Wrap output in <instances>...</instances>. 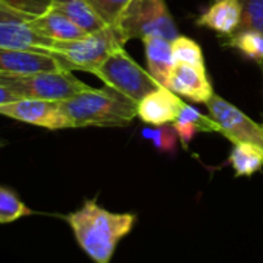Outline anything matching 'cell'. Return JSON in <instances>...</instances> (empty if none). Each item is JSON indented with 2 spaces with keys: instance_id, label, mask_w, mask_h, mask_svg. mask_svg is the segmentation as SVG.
Returning <instances> with one entry per match:
<instances>
[{
  "instance_id": "603a6c76",
  "label": "cell",
  "mask_w": 263,
  "mask_h": 263,
  "mask_svg": "<svg viewBox=\"0 0 263 263\" xmlns=\"http://www.w3.org/2000/svg\"><path fill=\"white\" fill-rule=\"evenodd\" d=\"M263 33V0H241V21L237 31Z\"/></svg>"
},
{
  "instance_id": "3957f363",
  "label": "cell",
  "mask_w": 263,
  "mask_h": 263,
  "mask_svg": "<svg viewBox=\"0 0 263 263\" xmlns=\"http://www.w3.org/2000/svg\"><path fill=\"white\" fill-rule=\"evenodd\" d=\"M125 37L116 25L88 33L76 41H54L50 53L61 62L65 70H81L91 73L113 51L125 45Z\"/></svg>"
},
{
  "instance_id": "4fadbf2b",
  "label": "cell",
  "mask_w": 263,
  "mask_h": 263,
  "mask_svg": "<svg viewBox=\"0 0 263 263\" xmlns=\"http://www.w3.org/2000/svg\"><path fill=\"white\" fill-rule=\"evenodd\" d=\"M54 41L37 33L30 22L4 21L0 22V48L21 50H47L50 51Z\"/></svg>"
},
{
  "instance_id": "7402d4cb",
  "label": "cell",
  "mask_w": 263,
  "mask_h": 263,
  "mask_svg": "<svg viewBox=\"0 0 263 263\" xmlns=\"http://www.w3.org/2000/svg\"><path fill=\"white\" fill-rule=\"evenodd\" d=\"M85 2L107 25H116L132 0H85Z\"/></svg>"
},
{
  "instance_id": "7a4b0ae2",
  "label": "cell",
  "mask_w": 263,
  "mask_h": 263,
  "mask_svg": "<svg viewBox=\"0 0 263 263\" xmlns=\"http://www.w3.org/2000/svg\"><path fill=\"white\" fill-rule=\"evenodd\" d=\"M71 127H121L138 116V104L110 88H90L59 102Z\"/></svg>"
},
{
  "instance_id": "5b68a950",
  "label": "cell",
  "mask_w": 263,
  "mask_h": 263,
  "mask_svg": "<svg viewBox=\"0 0 263 263\" xmlns=\"http://www.w3.org/2000/svg\"><path fill=\"white\" fill-rule=\"evenodd\" d=\"M116 27L125 41L160 36L174 41L180 36L175 21L166 5V0H132Z\"/></svg>"
},
{
  "instance_id": "44dd1931",
  "label": "cell",
  "mask_w": 263,
  "mask_h": 263,
  "mask_svg": "<svg viewBox=\"0 0 263 263\" xmlns=\"http://www.w3.org/2000/svg\"><path fill=\"white\" fill-rule=\"evenodd\" d=\"M141 135H143V138L151 141L155 146V149H158L160 152H169V154L175 152L177 141H180L172 124L171 125L163 124V125H155V127H146L141 130Z\"/></svg>"
},
{
  "instance_id": "5bb4252c",
  "label": "cell",
  "mask_w": 263,
  "mask_h": 263,
  "mask_svg": "<svg viewBox=\"0 0 263 263\" xmlns=\"http://www.w3.org/2000/svg\"><path fill=\"white\" fill-rule=\"evenodd\" d=\"M30 25L51 41H76L88 34L67 16L50 7L44 13L34 16L30 21Z\"/></svg>"
},
{
  "instance_id": "ba28073f",
  "label": "cell",
  "mask_w": 263,
  "mask_h": 263,
  "mask_svg": "<svg viewBox=\"0 0 263 263\" xmlns=\"http://www.w3.org/2000/svg\"><path fill=\"white\" fill-rule=\"evenodd\" d=\"M0 115L16 121L44 127L48 130L70 128L71 122L62 111L59 102L42 99H17L0 105Z\"/></svg>"
},
{
  "instance_id": "d6986e66",
  "label": "cell",
  "mask_w": 263,
  "mask_h": 263,
  "mask_svg": "<svg viewBox=\"0 0 263 263\" xmlns=\"http://www.w3.org/2000/svg\"><path fill=\"white\" fill-rule=\"evenodd\" d=\"M31 214L33 211L16 195L14 191L0 186V223H11Z\"/></svg>"
},
{
  "instance_id": "9a60e30c",
  "label": "cell",
  "mask_w": 263,
  "mask_h": 263,
  "mask_svg": "<svg viewBox=\"0 0 263 263\" xmlns=\"http://www.w3.org/2000/svg\"><path fill=\"white\" fill-rule=\"evenodd\" d=\"M143 44L149 73L160 85L167 87L171 71L175 65L171 41L160 36H149L143 39Z\"/></svg>"
},
{
  "instance_id": "277c9868",
  "label": "cell",
  "mask_w": 263,
  "mask_h": 263,
  "mask_svg": "<svg viewBox=\"0 0 263 263\" xmlns=\"http://www.w3.org/2000/svg\"><path fill=\"white\" fill-rule=\"evenodd\" d=\"M0 84L10 88L21 99H42L62 102L90 90L91 87L79 81L70 70L42 71L34 74L0 73Z\"/></svg>"
},
{
  "instance_id": "6da1fadb",
  "label": "cell",
  "mask_w": 263,
  "mask_h": 263,
  "mask_svg": "<svg viewBox=\"0 0 263 263\" xmlns=\"http://www.w3.org/2000/svg\"><path fill=\"white\" fill-rule=\"evenodd\" d=\"M134 214H116L87 200L81 209L67 215L79 246L96 263H110L116 245L135 223Z\"/></svg>"
},
{
  "instance_id": "9c48e42d",
  "label": "cell",
  "mask_w": 263,
  "mask_h": 263,
  "mask_svg": "<svg viewBox=\"0 0 263 263\" xmlns=\"http://www.w3.org/2000/svg\"><path fill=\"white\" fill-rule=\"evenodd\" d=\"M61 62L47 50L0 48V73L5 74H34L42 71H58Z\"/></svg>"
},
{
  "instance_id": "30bf717a",
  "label": "cell",
  "mask_w": 263,
  "mask_h": 263,
  "mask_svg": "<svg viewBox=\"0 0 263 263\" xmlns=\"http://www.w3.org/2000/svg\"><path fill=\"white\" fill-rule=\"evenodd\" d=\"M167 88L197 104H206L214 95V88L206 68L183 62L174 65Z\"/></svg>"
},
{
  "instance_id": "ffe728a7",
  "label": "cell",
  "mask_w": 263,
  "mask_h": 263,
  "mask_svg": "<svg viewBox=\"0 0 263 263\" xmlns=\"http://www.w3.org/2000/svg\"><path fill=\"white\" fill-rule=\"evenodd\" d=\"M171 44H172V56H174L175 64L183 62V64H191L195 67L206 68L201 47L195 41L180 34Z\"/></svg>"
},
{
  "instance_id": "ac0fdd59",
  "label": "cell",
  "mask_w": 263,
  "mask_h": 263,
  "mask_svg": "<svg viewBox=\"0 0 263 263\" xmlns=\"http://www.w3.org/2000/svg\"><path fill=\"white\" fill-rule=\"evenodd\" d=\"M223 45L240 51L243 56L255 61L257 64L263 62V33L252 30L235 31L234 34L226 37Z\"/></svg>"
},
{
  "instance_id": "484cf974",
  "label": "cell",
  "mask_w": 263,
  "mask_h": 263,
  "mask_svg": "<svg viewBox=\"0 0 263 263\" xmlns=\"http://www.w3.org/2000/svg\"><path fill=\"white\" fill-rule=\"evenodd\" d=\"M21 99L19 96H16L10 88H7L4 84H0V105L4 104H8V102H13V101H17Z\"/></svg>"
},
{
  "instance_id": "8992f818",
  "label": "cell",
  "mask_w": 263,
  "mask_h": 263,
  "mask_svg": "<svg viewBox=\"0 0 263 263\" xmlns=\"http://www.w3.org/2000/svg\"><path fill=\"white\" fill-rule=\"evenodd\" d=\"M91 74L99 78L107 87L125 95L137 104L160 87L149 71L130 58L124 47L113 51L98 68L91 71Z\"/></svg>"
},
{
  "instance_id": "4316f807",
  "label": "cell",
  "mask_w": 263,
  "mask_h": 263,
  "mask_svg": "<svg viewBox=\"0 0 263 263\" xmlns=\"http://www.w3.org/2000/svg\"><path fill=\"white\" fill-rule=\"evenodd\" d=\"M260 70H261V76H263V62H260Z\"/></svg>"
},
{
  "instance_id": "8fae6325",
  "label": "cell",
  "mask_w": 263,
  "mask_h": 263,
  "mask_svg": "<svg viewBox=\"0 0 263 263\" xmlns=\"http://www.w3.org/2000/svg\"><path fill=\"white\" fill-rule=\"evenodd\" d=\"M184 104L175 91L160 85L138 102V116L143 122L152 125L172 124Z\"/></svg>"
},
{
  "instance_id": "d4e9b609",
  "label": "cell",
  "mask_w": 263,
  "mask_h": 263,
  "mask_svg": "<svg viewBox=\"0 0 263 263\" xmlns=\"http://www.w3.org/2000/svg\"><path fill=\"white\" fill-rule=\"evenodd\" d=\"M34 16L24 13L11 5H8L4 0H0V22L4 21H24V22H30Z\"/></svg>"
},
{
  "instance_id": "83f0119b",
  "label": "cell",
  "mask_w": 263,
  "mask_h": 263,
  "mask_svg": "<svg viewBox=\"0 0 263 263\" xmlns=\"http://www.w3.org/2000/svg\"><path fill=\"white\" fill-rule=\"evenodd\" d=\"M2 146H4V143H2V141H0V147H2Z\"/></svg>"
},
{
  "instance_id": "e0dca14e",
  "label": "cell",
  "mask_w": 263,
  "mask_h": 263,
  "mask_svg": "<svg viewBox=\"0 0 263 263\" xmlns=\"http://www.w3.org/2000/svg\"><path fill=\"white\" fill-rule=\"evenodd\" d=\"M228 163L237 177H251L263 169V149L249 143H237L232 146Z\"/></svg>"
},
{
  "instance_id": "7c38bea8",
  "label": "cell",
  "mask_w": 263,
  "mask_h": 263,
  "mask_svg": "<svg viewBox=\"0 0 263 263\" xmlns=\"http://www.w3.org/2000/svg\"><path fill=\"white\" fill-rule=\"evenodd\" d=\"M241 21V0H215L200 14L197 25L209 28L220 36H231L238 30Z\"/></svg>"
},
{
  "instance_id": "cb8c5ba5",
  "label": "cell",
  "mask_w": 263,
  "mask_h": 263,
  "mask_svg": "<svg viewBox=\"0 0 263 263\" xmlns=\"http://www.w3.org/2000/svg\"><path fill=\"white\" fill-rule=\"evenodd\" d=\"M177 121L186 122V124L195 127L198 132H206V134H211V132H218L217 122L209 115L200 113V110H197L195 107H192L189 104H184V107L181 108Z\"/></svg>"
},
{
  "instance_id": "2e32d148",
  "label": "cell",
  "mask_w": 263,
  "mask_h": 263,
  "mask_svg": "<svg viewBox=\"0 0 263 263\" xmlns=\"http://www.w3.org/2000/svg\"><path fill=\"white\" fill-rule=\"evenodd\" d=\"M50 8L62 13L87 33H96L107 27L85 0H50Z\"/></svg>"
},
{
  "instance_id": "52a82bcc",
  "label": "cell",
  "mask_w": 263,
  "mask_h": 263,
  "mask_svg": "<svg viewBox=\"0 0 263 263\" xmlns=\"http://www.w3.org/2000/svg\"><path fill=\"white\" fill-rule=\"evenodd\" d=\"M204 105L208 115L218 125V134L228 138L232 144L249 143L263 149V124H257L234 104L215 93Z\"/></svg>"
}]
</instances>
